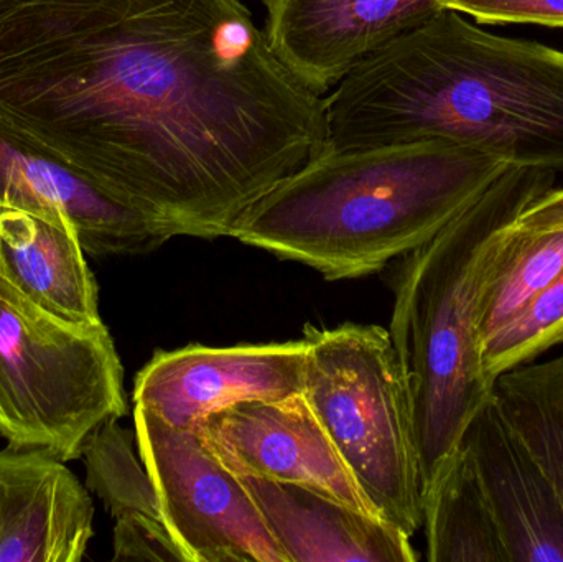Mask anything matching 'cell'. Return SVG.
<instances>
[{"label": "cell", "mask_w": 563, "mask_h": 562, "mask_svg": "<svg viewBox=\"0 0 563 562\" xmlns=\"http://www.w3.org/2000/svg\"><path fill=\"white\" fill-rule=\"evenodd\" d=\"M466 449L511 562H563V508L531 449L495 395L473 416Z\"/></svg>", "instance_id": "4fadbf2b"}, {"label": "cell", "mask_w": 563, "mask_h": 562, "mask_svg": "<svg viewBox=\"0 0 563 562\" xmlns=\"http://www.w3.org/2000/svg\"><path fill=\"white\" fill-rule=\"evenodd\" d=\"M112 560L187 562L164 521L147 517L115 520Z\"/></svg>", "instance_id": "44dd1931"}, {"label": "cell", "mask_w": 563, "mask_h": 562, "mask_svg": "<svg viewBox=\"0 0 563 562\" xmlns=\"http://www.w3.org/2000/svg\"><path fill=\"white\" fill-rule=\"evenodd\" d=\"M88 488L45 449L0 451V562H78L95 535Z\"/></svg>", "instance_id": "7c38bea8"}, {"label": "cell", "mask_w": 563, "mask_h": 562, "mask_svg": "<svg viewBox=\"0 0 563 562\" xmlns=\"http://www.w3.org/2000/svg\"><path fill=\"white\" fill-rule=\"evenodd\" d=\"M125 412L124 370L104 322L55 316L0 274V436L9 445L76 461L102 422Z\"/></svg>", "instance_id": "8992f818"}, {"label": "cell", "mask_w": 563, "mask_h": 562, "mask_svg": "<svg viewBox=\"0 0 563 562\" xmlns=\"http://www.w3.org/2000/svg\"><path fill=\"white\" fill-rule=\"evenodd\" d=\"M422 527L429 561L511 562L475 465L462 444L423 488Z\"/></svg>", "instance_id": "2e32d148"}, {"label": "cell", "mask_w": 563, "mask_h": 562, "mask_svg": "<svg viewBox=\"0 0 563 562\" xmlns=\"http://www.w3.org/2000/svg\"><path fill=\"white\" fill-rule=\"evenodd\" d=\"M493 395L544 469L563 508V355L503 373Z\"/></svg>", "instance_id": "e0dca14e"}, {"label": "cell", "mask_w": 563, "mask_h": 562, "mask_svg": "<svg viewBox=\"0 0 563 562\" xmlns=\"http://www.w3.org/2000/svg\"><path fill=\"white\" fill-rule=\"evenodd\" d=\"M197 432L238 477L301 485L379 518L303 393L238 403L208 416Z\"/></svg>", "instance_id": "ba28073f"}, {"label": "cell", "mask_w": 563, "mask_h": 562, "mask_svg": "<svg viewBox=\"0 0 563 562\" xmlns=\"http://www.w3.org/2000/svg\"><path fill=\"white\" fill-rule=\"evenodd\" d=\"M0 134L201 240L327 144L241 0H0Z\"/></svg>", "instance_id": "6da1fadb"}, {"label": "cell", "mask_w": 563, "mask_h": 562, "mask_svg": "<svg viewBox=\"0 0 563 562\" xmlns=\"http://www.w3.org/2000/svg\"><path fill=\"white\" fill-rule=\"evenodd\" d=\"M284 65L323 95L361 59L446 9L443 0H263Z\"/></svg>", "instance_id": "30bf717a"}, {"label": "cell", "mask_w": 563, "mask_h": 562, "mask_svg": "<svg viewBox=\"0 0 563 562\" xmlns=\"http://www.w3.org/2000/svg\"><path fill=\"white\" fill-rule=\"evenodd\" d=\"M563 271V227L511 224L499 240L482 299V342L525 309Z\"/></svg>", "instance_id": "ac0fdd59"}, {"label": "cell", "mask_w": 563, "mask_h": 562, "mask_svg": "<svg viewBox=\"0 0 563 562\" xmlns=\"http://www.w3.org/2000/svg\"><path fill=\"white\" fill-rule=\"evenodd\" d=\"M303 395L380 520L412 538L422 527V474L412 405L389 330L303 329Z\"/></svg>", "instance_id": "5b68a950"}, {"label": "cell", "mask_w": 563, "mask_h": 562, "mask_svg": "<svg viewBox=\"0 0 563 562\" xmlns=\"http://www.w3.org/2000/svg\"><path fill=\"white\" fill-rule=\"evenodd\" d=\"M482 23H538L563 29V0H443Z\"/></svg>", "instance_id": "7402d4cb"}, {"label": "cell", "mask_w": 563, "mask_h": 562, "mask_svg": "<svg viewBox=\"0 0 563 562\" xmlns=\"http://www.w3.org/2000/svg\"><path fill=\"white\" fill-rule=\"evenodd\" d=\"M518 227L542 230V228L563 227V188H552L548 194L522 211Z\"/></svg>", "instance_id": "603a6c76"}, {"label": "cell", "mask_w": 563, "mask_h": 562, "mask_svg": "<svg viewBox=\"0 0 563 562\" xmlns=\"http://www.w3.org/2000/svg\"><path fill=\"white\" fill-rule=\"evenodd\" d=\"M135 432L119 419L102 422L86 441L81 459L86 465V488L101 498L106 510L119 520L147 517L164 521L151 475L134 451Z\"/></svg>", "instance_id": "d6986e66"}, {"label": "cell", "mask_w": 563, "mask_h": 562, "mask_svg": "<svg viewBox=\"0 0 563 562\" xmlns=\"http://www.w3.org/2000/svg\"><path fill=\"white\" fill-rule=\"evenodd\" d=\"M563 343V271L525 309L482 342L483 365L493 379L536 362Z\"/></svg>", "instance_id": "ffe728a7"}, {"label": "cell", "mask_w": 563, "mask_h": 562, "mask_svg": "<svg viewBox=\"0 0 563 562\" xmlns=\"http://www.w3.org/2000/svg\"><path fill=\"white\" fill-rule=\"evenodd\" d=\"M305 340L264 345H190L157 352L134 379V405L191 431L238 403L303 393Z\"/></svg>", "instance_id": "9c48e42d"}, {"label": "cell", "mask_w": 563, "mask_h": 562, "mask_svg": "<svg viewBox=\"0 0 563 562\" xmlns=\"http://www.w3.org/2000/svg\"><path fill=\"white\" fill-rule=\"evenodd\" d=\"M0 208H19L69 221L85 253L96 257L152 253L172 238L144 211L3 134Z\"/></svg>", "instance_id": "8fae6325"}, {"label": "cell", "mask_w": 563, "mask_h": 562, "mask_svg": "<svg viewBox=\"0 0 563 562\" xmlns=\"http://www.w3.org/2000/svg\"><path fill=\"white\" fill-rule=\"evenodd\" d=\"M134 426L165 527L187 562H288L243 478L197 429L172 428L137 405Z\"/></svg>", "instance_id": "52a82bcc"}, {"label": "cell", "mask_w": 563, "mask_h": 562, "mask_svg": "<svg viewBox=\"0 0 563 562\" xmlns=\"http://www.w3.org/2000/svg\"><path fill=\"white\" fill-rule=\"evenodd\" d=\"M0 274L55 316L102 322L98 284L69 221L0 208Z\"/></svg>", "instance_id": "9a60e30c"}, {"label": "cell", "mask_w": 563, "mask_h": 562, "mask_svg": "<svg viewBox=\"0 0 563 562\" xmlns=\"http://www.w3.org/2000/svg\"><path fill=\"white\" fill-rule=\"evenodd\" d=\"M508 167L443 141L328 152L254 201L231 238L328 280L369 276L437 236Z\"/></svg>", "instance_id": "3957f363"}, {"label": "cell", "mask_w": 563, "mask_h": 562, "mask_svg": "<svg viewBox=\"0 0 563 562\" xmlns=\"http://www.w3.org/2000/svg\"><path fill=\"white\" fill-rule=\"evenodd\" d=\"M555 177L509 165L452 223L404 256L389 335L409 388L422 492L495 392L482 355L486 276L505 231L554 188Z\"/></svg>", "instance_id": "277c9868"}, {"label": "cell", "mask_w": 563, "mask_h": 562, "mask_svg": "<svg viewBox=\"0 0 563 562\" xmlns=\"http://www.w3.org/2000/svg\"><path fill=\"white\" fill-rule=\"evenodd\" d=\"M288 562H416L404 531L301 485L241 477Z\"/></svg>", "instance_id": "5bb4252c"}, {"label": "cell", "mask_w": 563, "mask_h": 562, "mask_svg": "<svg viewBox=\"0 0 563 562\" xmlns=\"http://www.w3.org/2000/svg\"><path fill=\"white\" fill-rule=\"evenodd\" d=\"M328 152L443 141L563 172V52L443 9L361 59L324 96Z\"/></svg>", "instance_id": "7a4b0ae2"}]
</instances>
